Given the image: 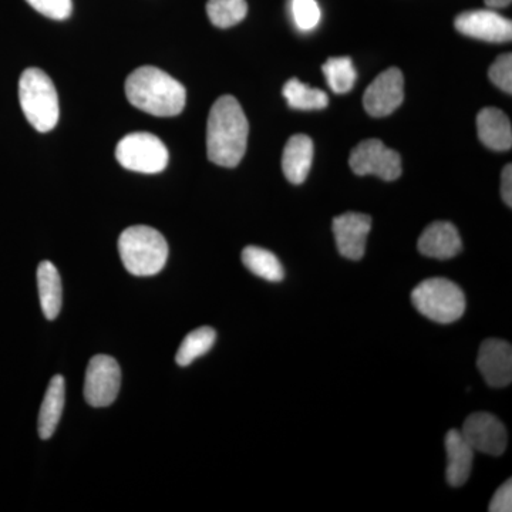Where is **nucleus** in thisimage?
Masks as SVG:
<instances>
[{
	"mask_svg": "<svg viewBox=\"0 0 512 512\" xmlns=\"http://www.w3.org/2000/svg\"><path fill=\"white\" fill-rule=\"evenodd\" d=\"M33 9L46 18L66 20L72 15V0H26Z\"/></svg>",
	"mask_w": 512,
	"mask_h": 512,
	"instance_id": "obj_26",
	"label": "nucleus"
},
{
	"mask_svg": "<svg viewBox=\"0 0 512 512\" xmlns=\"http://www.w3.org/2000/svg\"><path fill=\"white\" fill-rule=\"evenodd\" d=\"M284 97L289 107L296 110H322L328 106V94L319 89H313L308 84L291 79L284 86Z\"/></svg>",
	"mask_w": 512,
	"mask_h": 512,
	"instance_id": "obj_21",
	"label": "nucleus"
},
{
	"mask_svg": "<svg viewBox=\"0 0 512 512\" xmlns=\"http://www.w3.org/2000/svg\"><path fill=\"white\" fill-rule=\"evenodd\" d=\"M491 82L503 90V92L512 93V56L511 53L501 55L490 67Z\"/></svg>",
	"mask_w": 512,
	"mask_h": 512,
	"instance_id": "obj_27",
	"label": "nucleus"
},
{
	"mask_svg": "<svg viewBox=\"0 0 512 512\" xmlns=\"http://www.w3.org/2000/svg\"><path fill=\"white\" fill-rule=\"evenodd\" d=\"M124 268L134 276H153L163 271L168 259V244L157 229L136 225L124 229L119 239Z\"/></svg>",
	"mask_w": 512,
	"mask_h": 512,
	"instance_id": "obj_3",
	"label": "nucleus"
},
{
	"mask_svg": "<svg viewBox=\"0 0 512 512\" xmlns=\"http://www.w3.org/2000/svg\"><path fill=\"white\" fill-rule=\"evenodd\" d=\"M477 131L481 143L494 151H507L512 147L511 121L503 111L487 107L478 113Z\"/></svg>",
	"mask_w": 512,
	"mask_h": 512,
	"instance_id": "obj_16",
	"label": "nucleus"
},
{
	"mask_svg": "<svg viewBox=\"0 0 512 512\" xmlns=\"http://www.w3.org/2000/svg\"><path fill=\"white\" fill-rule=\"evenodd\" d=\"M242 262L252 274L265 281L281 282L284 279V266L268 249L247 247L242 251Z\"/></svg>",
	"mask_w": 512,
	"mask_h": 512,
	"instance_id": "obj_20",
	"label": "nucleus"
},
{
	"mask_svg": "<svg viewBox=\"0 0 512 512\" xmlns=\"http://www.w3.org/2000/svg\"><path fill=\"white\" fill-rule=\"evenodd\" d=\"M501 195L508 207H512V165L508 164L503 170L501 178Z\"/></svg>",
	"mask_w": 512,
	"mask_h": 512,
	"instance_id": "obj_29",
	"label": "nucleus"
},
{
	"mask_svg": "<svg viewBox=\"0 0 512 512\" xmlns=\"http://www.w3.org/2000/svg\"><path fill=\"white\" fill-rule=\"evenodd\" d=\"M19 101L26 119L39 133H47L59 121V97L52 79L43 70L30 67L19 80Z\"/></svg>",
	"mask_w": 512,
	"mask_h": 512,
	"instance_id": "obj_4",
	"label": "nucleus"
},
{
	"mask_svg": "<svg viewBox=\"0 0 512 512\" xmlns=\"http://www.w3.org/2000/svg\"><path fill=\"white\" fill-rule=\"evenodd\" d=\"M447 481L453 487L467 483L473 470L474 450L461 431L450 430L446 436Z\"/></svg>",
	"mask_w": 512,
	"mask_h": 512,
	"instance_id": "obj_15",
	"label": "nucleus"
},
{
	"mask_svg": "<svg viewBox=\"0 0 512 512\" xmlns=\"http://www.w3.org/2000/svg\"><path fill=\"white\" fill-rule=\"evenodd\" d=\"M126 96L136 109L156 117L178 116L187 101L183 84L153 66L140 67L127 77Z\"/></svg>",
	"mask_w": 512,
	"mask_h": 512,
	"instance_id": "obj_2",
	"label": "nucleus"
},
{
	"mask_svg": "<svg viewBox=\"0 0 512 512\" xmlns=\"http://www.w3.org/2000/svg\"><path fill=\"white\" fill-rule=\"evenodd\" d=\"M292 18L302 32H311L319 25L322 13L316 0H292Z\"/></svg>",
	"mask_w": 512,
	"mask_h": 512,
	"instance_id": "obj_25",
	"label": "nucleus"
},
{
	"mask_svg": "<svg viewBox=\"0 0 512 512\" xmlns=\"http://www.w3.org/2000/svg\"><path fill=\"white\" fill-rule=\"evenodd\" d=\"M490 512H511L512 511V481H505L497 491H495L493 500H491Z\"/></svg>",
	"mask_w": 512,
	"mask_h": 512,
	"instance_id": "obj_28",
	"label": "nucleus"
},
{
	"mask_svg": "<svg viewBox=\"0 0 512 512\" xmlns=\"http://www.w3.org/2000/svg\"><path fill=\"white\" fill-rule=\"evenodd\" d=\"M404 100V77L397 67L384 70L367 87L363 106L372 117L390 116L402 106Z\"/></svg>",
	"mask_w": 512,
	"mask_h": 512,
	"instance_id": "obj_9",
	"label": "nucleus"
},
{
	"mask_svg": "<svg viewBox=\"0 0 512 512\" xmlns=\"http://www.w3.org/2000/svg\"><path fill=\"white\" fill-rule=\"evenodd\" d=\"M461 434L474 451L488 456H501L507 448V429L490 413L471 414L464 423Z\"/></svg>",
	"mask_w": 512,
	"mask_h": 512,
	"instance_id": "obj_10",
	"label": "nucleus"
},
{
	"mask_svg": "<svg viewBox=\"0 0 512 512\" xmlns=\"http://www.w3.org/2000/svg\"><path fill=\"white\" fill-rule=\"evenodd\" d=\"M248 133L247 116L235 97L222 96L215 101L207 123V154L211 163L237 167L247 151Z\"/></svg>",
	"mask_w": 512,
	"mask_h": 512,
	"instance_id": "obj_1",
	"label": "nucleus"
},
{
	"mask_svg": "<svg viewBox=\"0 0 512 512\" xmlns=\"http://www.w3.org/2000/svg\"><path fill=\"white\" fill-rule=\"evenodd\" d=\"M217 340V332L210 326H202L200 329H195L194 332L188 333L185 336L180 349H178L177 360L180 366H190L198 357L207 355L212 346Z\"/></svg>",
	"mask_w": 512,
	"mask_h": 512,
	"instance_id": "obj_22",
	"label": "nucleus"
},
{
	"mask_svg": "<svg viewBox=\"0 0 512 512\" xmlns=\"http://www.w3.org/2000/svg\"><path fill=\"white\" fill-rule=\"evenodd\" d=\"M208 18L217 28L228 29L247 18V0H208Z\"/></svg>",
	"mask_w": 512,
	"mask_h": 512,
	"instance_id": "obj_24",
	"label": "nucleus"
},
{
	"mask_svg": "<svg viewBox=\"0 0 512 512\" xmlns=\"http://www.w3.org/2000/svg\"><path fill=\"white\" fill-rule=\"evenodd\" d=\"M414 308L433 322L448 325L466 312V296L460 286L446 278H430L412 293Z\"/></svg>",
	"mask_w": 512,
	"mask_h": 512,
	"instance_id": "obj_5",
	"label": "nucleus"
},
{
	"mask_svg": "<svg viewBox=\"0 0 512 512\" xmlns=\"http://www.w3.org/2000/svg\"><path fill=\"white\" fill-rule=\"evenodd\" d=\"M322 70L330 89L336 94L349 93L355 87L357 72L350 57H330Z\"/></svg>",
	"mask_w": 512,
	"mask_h": 512,
	"instance_id": "obj_23",
	"label": "nucleus"
},
{
	"mask_svg": "<svg viewBox=\"0 0 512 512\" xmlns=\"http://www.w3.org/2000/svg\"><path fill=\"white\" fill-rule=\"evenodd\" d=\"M456 29L461 35L490 43L511 42L512 22L494 10H471L457 16Z\"/></svg>",
	"mask_w": 512,
	"mask_h": 512,
	"instance_id": "obj_11",
	"label": "nucleus"
},
{
	"mask_svg": "<svg viewBox=\"0 0 512 512\" xmlns=\"http://www.w3.org/2000/svg\"><path fill=\"white\" fill-rule=\"evenodd\" d=\"M37 289L46 319H56L62 309V279L52 262L43 261L37 268Z\"/></svg>",
	"mask_w": 512,
	"mask_h": 512,
	"instance_id": "obj_19",
	"label": "nucleus"
},
{
	"mask_svg": "<svg viewBox=\"0 0 512 512\" xmlns=\"http://www.w3.org/2000/svg\"><path fill=\"white\" fill-rule=\"evenodd\" d=\"M417 247L420 254L444 261L460 254L463 244L457 228L451 222L436 221L424 229Z\"/></svg>",
	"mask_w": 512,
	"mask_h": 512,
	"instance_id": "obj_14",
	"label": "nucleus"
},
{
	"mask_svg": "<svg viewBox=\"0 0 512 512\" xmlns=\"http://www.w3.org/2000/svg\"><path fill=\"white\" fill-rule=\"evenodd\" d=\"M485 5L490 9H503L511 5V0H485Z\"/></svg>",
	"mask_w": 512,
	"mask_h": 512,
	"instance_id": "obj_30",
	"label": "nucleus"
},
{
	"mask_svg": "<svg viewBox=\"0 0 512 512\" xmlns=\"http://www.w3.org/2000/svg\"><path fill=\"white\" fill-rule=\"evenodd\" d=\"M116 158L126 170L157 174L167 167L170 154L163 141L154 134L131 133L117 144Z\"/></svg>",
	"mask_w": 512,
	"mask_h": 512,
	"instance_id": "obj_6",
	"label": "nucleus"
},
{
	"mask_svg": "<svg viewBox=\"0 0 512 512\" xmlns=\"http://www.w3.org/2000/svg\"><path fill=\"white\" fill-rule=\"evenodd\" d=\"M121 370L113 357L94 356L87 366L84 397L93 407H107L114 403L120 392Z\"/></svg>",
	"mask_w": 512,
	"mask_h": 512,
	"instance_id": "obj_8",
	"label": "nucleus"
},
{
	"mask_svg": "<svg viewBox=\"0 0 512 512\" xmlns=\"http://www.w3.org/2000/svg\"><path fill=\"white\" fill-rule=\"evenodd\" d=\"M349 164L356 175H376L383 181H394L402 175V157L377 138L353 148Z\"/></svg>",
	"mask_w": 512,
	"mask_h": 512,
	"instance_id": "obj_7",
	"label": "nucleus"
},
{
	"mask_svg": "<svg viewBox=\"0 0 512 512\" xmlns=\"http://www.w3.org/2000/svg\"><path fill=\"white\" fill-rule=\"evenodd\" d=\"M313 161V141L305 134H296L286 143L282 156V170L289 183H305Z\"/></svg>",
	"mask_w": 512,
	"mask_h": 512,
	"instance_id": "obj_17",
	"label": "nucleus"
},
{
	"mask_svg": "<svg viewBox=\"0 0 512 512\" xmlns=\"http://www.w3.org/2000/svg\"><path fill=\"white\" fill-rule=\"evenodd\" d=\"M477 367L488 386L501 389L512 380V348L501 339H487L481 343Z\"/></svg>",
	"mask_w": 512,
	"mask_h": 512,
	"instance_id": "obj_13",
	"label": "nucleus"
},
{
	"mask_svg": "<svg viewBox=\"0 0 512 512\" xmlns=\"http://www.w3.org/2000/svg\"><path fill=\"white\" fill-rule=\"evenodd\" d=\"M372 229V218L359 212H346L333 220V235L340 255L350 261H360L365 256L366 241Z\"/></svg>",
	"mask_w": 512,
	"mask_h": 512,
	"instance_id": "obj_12",
	"label": "nucleus"
},
{
	"mask_svg": "<svg viewBox=\"0 0 512 512\" xmlns=\"http://www.w3.org/2000/svg\"><path fill=\"white\" fill-rule=\"evenodd\" d=\"M64 402H66V384L63 376H55L50 380L45 399L39 412V434L43 440L55 434L57 424L62 419Z\"/></svg>",
	"mask_w": 512,
	"mask_h": 512,
	"instance_id": "obj_18",
	"label": "nucleus"
}]
</instances>
